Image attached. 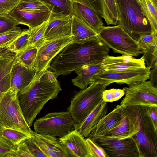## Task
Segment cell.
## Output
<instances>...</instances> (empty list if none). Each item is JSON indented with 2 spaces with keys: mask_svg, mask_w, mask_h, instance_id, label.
I'll use <instances>...</instances> for the list:
<instances>
[{
  "mask_svg": "<svg viewBox=\"0 0 157 157\" xmlns=\"http://www.w3.org/2000/svg\"><path fill=\"white\" fill-rule=\"evenodd\" d=\"M109 48L97 36L83 43L71 42L52 60L49 68L57 76L102 62Z\"/></svg>",
  "mask_w": 157,
  "mask_h": 157,
  "instance_id": "6da1fadb",
  "label": "cell"
},
{
  "mask_svg": "<svg viewBox=\"0 0 157 157\" xmlns=\"http://www.w3.org/2000/svg\"><path fill=\"white\" fill-rule=\"evenodd\" d=\"M46 70L37 71L29 86L17 94L21 112L29 127L46 103L56 98L62 90L57 80L54 82L49 80Z\"/></svg>",
  "mask_w": 157,
  "mask_h": 157,
  "instance_id": "7a4b0ae2",
  "label": "cell"
},
{
  "mask_svg": "<svg viewBox=\"0 0 157 157\" xmlns=\"http://www.w3.org/2000/svg\"><path fill=\"white\" fill-rule=\"evenodd\" d=\"M121 107L136 129V133L133 137L138 146L140 157H157V130L149 114L148 106Z\"/></svg>",
  "mask_w": 157,
  "mask_h": 157,
  "instance_id": "3957f363",
  "label": "cell"
},
{
  "mask_svg": "<svg viewBox=\"0 0 157 157\" xmlns=\"http://www.w3.org/2000/svg\"><path fill=\"white\" fill-rule=\"evenodd\" d=\"M118 24L135 40L150 34L151 29L137 0H115Z\"/></svg>",
  "mask_w": 157,
  "mask_h": 157,
  "instance_id": "277c9868",
  "label": "cell"
},
{
  "mask_svg": "<svg viewBox=\"0 0 157 157\" xmlns=\"http://www.w3.org/2000/svg\"><path fill=\"white\" fill-rule=\"evenodd\" d=\"M98 36L114 53L137 57L146 51L144 47L132 38L119 25L103 26Z\"/></svg>",
  "mask_w": 157,
  "mask_h": 157,
  "instance_id": "5b68a950",
  "label": "cell"
},
{
  "mask_svg": "<svg viewBox=\"0 0 157 157\" xmlns=\"http://www.w3.org/2000/svg\"><path fill=\"white\" fill-rule=\"evenodd\" d=\"M107 86L91 84L73 97L67 110L76 124L81 122L102 100V94Z\"/></svg>",
  "mask_w": 157,
  "mask_h": 157,
  "instance_id": "8992f818",
  "label": "cell"
},
{
  "mask_svg": "<svg viewBox=\"0 0 157 157\" xmlns=\"http://www.w3.org/2000/svg\"><path fill=\"white\" fill-rule=\"evenodd\" d=\"M17 93L10 89L0 103V127L16 129L32 137L34 132L26 122L18 103Z\"/></svg>",
  "mask_w": 157,
  "mask_h": 157,
  "instance_id": "52a82bcc",
  "label": "cell"
},
{
  "mask_svg": "<svg viewBox=\"0 0 157 157\" xmlns=\"http://www.w3.org/2000/svg\"><path fill=\"white\" fill-rule=\"evenodd\" d=\"M75 124L67 111L49 113L36 120L33 125L37 134L61 137L75 129Z\"/></svg>",
  "mask_w": 157,
  "mask_h": 157,
  "instance_id": "ba28073f",
  "label": "cell"
},
{
  "mask_svg": "<svg viewBox=\"0 0 157 157\" xmlns=\"http://www.w3.org/2000/svg\"><path fill=\"white\" fill-rule=\"evenodd\" d=\"M125 97L121 101V107L144 106L157 107V87L149 81L136 83L124 87Z\"/></svg>",
  "mask_w": 157,
  "mask_h": 157,
  "instance_id": "9c48e42d",
  "label": "cell"
},
{
  "mask_svg": "<svg viewBox=\"0 0 157 157\" xmlns=\"http://www.w3.org/2000/svg\"><path fill=\"white\" fill-rule=\"evenodd\" d=\"M150 70L146 67L136 69L115 72L102 71L96 74L90 84L98 83L108 86L113 83L128 86L149 79Z\"/></svg>",
  "mask_w": 157,
  "mask_h": 157,
  "instance_id": "30bf717a",
  "label": "cell"
},
{
  "mask_svg": "<svg viewBox=\"0 0 157 157\" xmlns=\"http://www.w3.org/2000/svg\"><path fill=\"white\" fill-rule=\"evenodd\" d=\"M90 138L103 149L108 157H140L139 148L133 136L116 139L100 136Z\"/></svg>",
  "mask_w": 157,
  "mask_h": 157,
  "instance_id": "8fae6325",
  "label": "cell"
},
{
  "mask_svg": "<svg viewBox=\"0 0 157 157\" xmlns=\"http://www.w3.org/2000/svg\"><path fill=\"white\" fill-rule=\"evenodd\" d=\"M72 42L71 36L45 42L38 49L33 68L38 72L48 69L54 58Z\"/></svg>",
  "mask_w": 157,
  "mask_h": 157,
  "instance_id": "7c38bea8",
  "label": "cell"
},
{
  "mask_svg": "<svg viewBox=\"0 0 157 157\" xmlns=\"http://www.w3.org/2000/svg\"><path fill=\"white\" fill-rule=\"evenodd\" d=\"M53 7L51 10L50 21L45 33L46 42L71 36L72 17L55 10Z\"/></svg>",
  "mask_w": 157,
  "mask_h": 157,
  "instance_id": "4fadbf2b",
  "label": "cell"
},
{
  "mask_svg": "<svg viewBox=\"0 0 157 157\" xmlns=\"http://www.w3.org/2000/svg\"><path fill=\"white\" fill-rule=\"evenodd\" d=\"M145 65L141 57L136 59L128 55L114 56L108 54L103 60L101 67L104 71L115 72L144 68Z\"/></svg>",
  "mask_w": 157,
  "mask_h": 157,
  "instance_id": "5bb4252c",
  "label": "cell"
},
{
  "mask_svg": "<svg viewBox=\"0 0 157 157\" xmlns=\"http://www.w3.org/2000/svg\"><path fill=\"white\" fill-rule=\"evenodd\" d=\"M59 139L70 157H91L86 139L76 130Z\"/></svg>",
  "mask_w": 157,
  "mask_h": 157,
  "instance_id": "9a60e30c",
  "label": "cell"
},
{
  "mask_svg": "<svg viewBox=\"0 0 157 157\" xmlns=\"http://www.w3.org/2000/svg\"><path fill=\"white\" fill-rule=\"evenodd\" d=\"M36 72L35 69L25 67L16 59L10 72V89L17 93L22 91L31 83Z\"/></svg>",
  "mask_w": 157,
  "mask_h": 157,
  "instance_id": "2e32d148",
  "label": "cell"
},
{
  "mask_svg": "<svg viewBox=\"0 0 157 157\" xmlns=\"http://www.w3.org/2000/svg\"><path fill=\"white\" fill-rule=\"evenodd\" d=\"M51 10L29 11L16 7L9 14L18 25H25L31 29L47 20L50 16Z\"/></svg>",
  "mask_w": 157,
  "mask_h": 157,
  "instance_id": "e0dca14e",
  "label": "cell"
},
{
  "mask_svg": "<svg viewBox=\"0 0 157 157\" xmlns=\"http://www.w3.org/2000/svg\"><path fill=\"white\" fill-rule=\"evenodd\" d=\"M32 138L47 157H70L63 146L56 137L39 134L34 132Z\"/></svg>",
  "mask_w": 157,
  "mask_h": 157,
  "instance_id": "ac0fdd59",
  "label": "cell"
},
{
  "mask_svg": "<svg viewBox=\"0 0 157 157\" xmlns=\"http://www.w3.org/2000/svg\"><path fill=\"white\" fill-rule=\"evenodd\" d=\"M107 102L101 101L80 123L76 124L75 129L84 137H88L100 121L107 112Z\"/></svg>",
  "mask_w": 157,
  "mask_h": 157,
  "instance_id": "d6986e66",
  "label": "cell"
},
{
  "mask_svg": "<svg viewBox=\"0 0 157 157\" xmlns=\"http://www.w3.org/2000/svg\"><path fill=\"white\" fill-rule=\"evenodd\" d=\"M123 114L120 105H117L112 111L106 115L100 121L88 137L92 138L104 135L119 124Z\"/></svg>",
  "mask_w": 157,
  "mask_h": 157,
  "instance_id": "ffe728a7",
  "label": "cell"
},
{
  "mask_svg": "<svg viewBox=\"0 0 157 157\" xmlns=\"http://www.w3.org/2000/svg\"><path fill=\"white\" fill-rule=\"evenodd\" d=\"M74 15L98 34L104 26L101 17L97 13L79 3H73Z\"/></svg>",
  "mask_w": 157,
  "mask_h": 157,
  "instance_id": "44dd1931",
  "label": "cell"
},
{
  "mask_svg": "<svg viewBox=\"0 0 157 157\" xmlns=\"http://www.w3.org/2000/svg\"><path fill=\"white\" fill-rule=\"evenodd\" d=\"M122 111L123 116L119 124L102 136L110 138L122 139L133 136L136 134L137 131L133 122Z\"/></svg>",
  "mask_w": 157,
  "mask_h": 157,
  "instance_id": "7402d4cb",
  "label": "cell"
},
{
  "mask_svg": "<svg viewBox=\"0 0 157 157\" xmlns=\"http://www.w3.org/2000/svg\"><path fill=\"white\" fill-rule=\"evenodd\" d=\"M72 19L71 36L72 42L83 43L98 36L97 33L74 15Z\"/></svg>",
  "mask_w": 157,
  "mask_h": 157,
  "instance_id": "603a6c76",
  "label": "cell"
},
{
  "mask_svg": "<svg viewBox=\"0 0 157 157\" xmlns=\"http://www.w3.org/2000/svg\"><path fill=\"white\" fill-rule=\"evenodd\" d=\"M101 63L84 66L75 71L77 75L72 80L73 84L82 90L87 87L88 85L90 84L93 76L98 72L103 71Z\"/></svg>",
  "mask_w": 157,
  "mask_h": 157,
  "instance_id": "cb8c5ba5",
  "label": "cell"
},
{
  "mask_svg": "<svg viewBox=\"0 0 157 157\" xmlns=\"http://www.w3.org/2000/svg\"><path fill=\"white\" fill-rule=\"evenodd\" d=\"M149 23L151 33H157V0H137Z\"/></svg>",
  "mask_w": 157,
  "mask_h": 157,
  "instance_id": "d4e9b609",
  "label": "cell"
},
{
  "mask_svg": "<svg viewBox=\"0 0 157 157\" xmlns=\"http://www.w3.org/2000/svg\"><path fill=\"white\" fill-rule=\"evenodd\" d=\"M50 20V16L40 25L33 28L29 29V46L36 47L38 49L46 42L44 35Z\"/></svg>",
  "mask_w": 157,
  "mask_h": 157,
  "instance_id": "484cf974",
  "label": "cell"
},
{
  "mask_svg": "<svg viewBox=\"0 0 157 157\" xmlns=\"http://www.w3.org/2000/svg\"><path fill=\"white\" fill-rule=\"evenodd\" d=\"M102 18L108 25H115L118 21V14L115 0H103Z\"/></svg>",
  "mask_w": 157,
  "mask_h": 157,
  "instance_id": "4316f807",
  "label": "cell"
},
{
  "mask_svg": "<svg viewBox=\"0 0 157 157\" xmlns=\"http://www.w3.org/2000/svg\"><path fill=\"white\" fill-rule=\"evenodd\" d=\"M54 7L50 4L41 0H21L17 7L29 11L51 10Z\"/></svg>",
  "mask_w": 157,
  "mask_h": 157,
  "instance_id": "83f0119b",
  "label": "cell"
},
{
  "mask_svg": "<svg viewBox=\"0 0 157 157\" xmlns=\"http://www.w3.org/2000/svg\"><path fill=\"white\" fill-rule=\"evenodd\" d=\"M38 50L36 47L29 46L17 55L16 60L27 68H33Z\"/></svg>",
  "mask_w": 157,
  "mask_h": 157,
  "instance_id": "f1b7e54d",
  "label": "cell"
},
{
  "mask_svg": "<svg viewBox=\"0 0 157 157\" xmlns=\"http://www.w3.org/2000/svg\"><path fill=\"white\" fill-rule=\"evenodd\" d=\"M29 29H25L21 35L7 46V47L10 50L18 55L29 46Z\"/></svg>",
  "mask_w": 157,
  "mask_h": 157,
  "instance_id": "f546056e",
  "label": "cell"
},
{
  "mask_svg": "<svg viewBox=\"0 0 157 157\" xmlns=\"http://www.w3.org/2000/svg\"><path fill=\"white\" fill-rule=\"evenodd\" d=\"M2 136L14 145H17L22 141L31 137L29 135L20 131L0 127Z\"/></svg>",
  "mask_w": 157,
  "mask_h": 157,
  "instance_id": "4dcf8cb0",
  "label": "cell"
},
{
  "mask_svg": "<svg viewBox=\"0 0 157 157\" xmlns=\"http://www.w3.org/2000/svg\"><path fill=\"white\" fill-rule=\"evenodd\" d=\"M146 50L141 57L150 70L157 67V41L144 46Z\"/></svg>",
  "mask_w": 157,
  "mask_h": 157,
  "instance_id": "1f68e13d",
  "label": "cell"
},
{
  "mask_svg": "<svg viewBox=\"0 0 157 157\" xmlns=\"http://www.w3.org/2000/svg\"><path fill=\"white\" fill-rule=\"evenodd\" d=\"M54 6V9L72 17L74 15L73 2L71 0H41Z\"/></svg>",
  "mask_w": 157,
  "mask_h": 157,
  "instance_id": "d6a6232c",
  "label": "cell"
},
{
  "mask_svg": "<svg viewBox=\"0 0 157 157\" xmlns=\"http://www.w3.org/2000/svg\"><path fill=\"white\" fill-rule=\"evenodd\" d=\"M93 10L102 17L103 14V0H71Z\"/></svg>",
  "mask_w": 157,
  "mask_h": 157,
  "instance_id": "836d02e7",
  "label": "cell"
},
{
  "mask_svg": "<svg viewBox=\"0 0 157 157\" xmlns=\"http://www.w3.org/2000/svg\"><path fill=\"white\" fill-rule=\"evenodd\" d=\"M25 30L17 27L15 29L0 35V48L8 46L21 35Z\"/></svg>",
  "mask_w": 157,
  "mask_h": 157,
  "instance_id": "e575fe53",
  "label": "cell"
},
{
  "mask_svg": "<svg viewBox=\"0 0 157 157\" xmlns=\"http://www.w3.org/2000/svg\"><path fill=\"white\" fill-rule=\"evenodd\" d=\"M17 23L9 14H0V35L13 30Z\"/></svg>",
  "mask_w": 157,
  "mask_h": 157,
  "instance_id": "d590c367",
  "label": "cell"
},
{
  "mask_svg": "<svg viewBox=\"0 0 157 157\" xmlns=\"http://www.w3.org/2000/svg\"><path fill=\"white\" fill-rule=\"evenodd\" d=\"M16 146L3 137L0 133V157H11Z\"/></svg>",
  "mask_w": 157,
  "mask_h": 157,
  "instance_id": "8d00e7d4",
  "label": "cell"
},
{
  "mask_svg": "<svg viewBox=\"0 0 157 157\" xmlns=\"http://www.w3.org/2000/svg\"><path fill=\"white\" fill-rule=\"evenodd\" d=\"M124 94L122 89L112 88L105 90L102 94V100L106 102H113L120 99Z\"/></svg>",
  "mask_w": 157,
  "mask_h": 157,
  "instance_id": "74e56055",
  "label": "cell"
},
{
  "mask_svg": "<svg viewBox=\"0 0 157 157\" xmlns=\"http://www.w3.org/2000/svg\"><path fill=\"white\" fill-rule=\"evenodd\" d=\"M91 157H108L103 149L89 137L86 139Z\"/></svg>",
  "mask_w": 157,
  "mask_h": 157,
  "instance_id": "f35d334b",
  "label": "cell"
},
{
  "mask_svg": "<svg viewBox=\"0 0 157 157\" xmlns=\"http://www.w3.org/2000/svg\"><path fill=\"white\" fill-rule=\"evenodd\" d=\"M17 57V56L9 58H0V81L6 75L10 73L13 66L15 63Z\"/></svg>",
  "mask_w": 157,
  "mask_h": 157,
  "instance_id": "ab89813d",
  "label": "cell"
},
{
  "mask_svg": "<svg viewBox=\"0 0 157 157\" xmlns=\"http://www.w3.org/2000/svg\"><path fill=\"white\" fill-rule=\"evenodd\" d=\"M33 157H47L42 149L33 138L23 140Z\"/></svg>",
  "mask_w": 157,
  "mask_h": 157,
  "instance_id": "60d3db41",
  "label": "cell"
},
{
  "mask_svg": "<svg viewBox=\"0 0 157 157\" xmlns=\"http://www.w3.org/2000/svg\"><path fill=\"white\" fill-rule=\"evenodd\" d=\"M21 0H0V14H9Z\"/></svg>",
  "mask_w": 157,
  "mask_h": 157,
  "instance_id": "b9f144b4",
  "label": "cell"
},
{
  "mask_svg": "<svg viewBox=\"0 0 157 157\" xmlns=\"http://www.w3.org/2000/svg\"><path fill=\"white\" fill-rule=\"evenodd\" d=\"M11 157H33L23 140L17 145L15 151Z\"/></svg>",
  "mask_w": 157,
  "mask_h": 157,
  "instance_id": "7bdbcfd3",
  "label": "cell"
},
{
  "mask_svg": "<svg viewBox=\"0 0 157 157\" xmlns=\"http://www.w3.org/2000/svg\"><path fill=\"white\" fill-rule=\"evenodd\" d=\"M10 73L0 81V103L4 94L10 88Z\"/></svg>",
  "mask_w": 157,
  "mask_h": 157,
  "instance_id": "ee69618b",
  "label": "cell"
},
{
  "mask_svg": "<svg viewBox=\"0 0 157 157\" xmlns=\"http://www.w3.org/2000/svg\"><path fill=\"white\" fill-rule=\"evenodd\" d=\"M148 111L155 129L157 130V107H148Z\"/></svg>",
  "mask_w": 157,
  "mask_h": 157,
  "instance_id": "f6af8a7d",
  "label": "cell"
},
{
  "mask_svg": "<svg viewBox=\"0 0 157 157\" xmlns=\"http://www.w3.org/2000/svg\"><path fill=\"white\" fill-rule=\"evenodd\" d=\"M149 79L151 84L157 87V67L150 70Z\"/></svg>",
  "mask_w": 157,
  "mask_h": 157,
  "instance_id": "bcb514c9",
  "label": "cell"
},
{
  "mask_svg": "<svg viewBox=\"0 0 157 157\" xmlns=\"http://www.w3.org/2000/svg\"><path fill=\"white\" fill-rule=\"evenodd\" d=\"M47 76L49 80L52 82H56L58 77L54 72L47 70Z\"/></svg>",
  "mask_w": 157,
  "mask_h": 157,
  "instance_id": "7dc6e473",
  "label": "cell"
},
{
  "mask_svg": "<svg viewBox=\"0 0 157 157\" xmlns=\"http://www.w3.org/2000/svg\"></svg>",
  "mask_w": 157,
  "mask_h": 157,
  "instance_id": "c3c4849f",
  "label": "cell"
}]
</instances>
